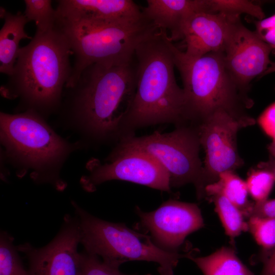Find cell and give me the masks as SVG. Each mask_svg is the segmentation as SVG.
<instances>
[{
    "instance_id": "obj_18",
    "label": "cell",
    "mask_w": 275,
    "mask_h": 275,
    "mask_svg": "<svg viewBox=\"0 0 275 275\" xmlns=\"http://www.w3.org/2000/svg\"><path fill=\"white\" fill-rule=\"evenodd\" d=\"M188 259L204 275H255L230 247L223 246L206 256L194 257L191 255Z\"/></svg>"
},
{
    "instance_id": "obj_4",
    "label": "cell",
    "mask_w": 275,
    "mask_h": 275,
    "mask_svg": "<svg viewBox=\"0 0 275 275\" xmlns=\"http://www.w3.org/2000/svg\"><path fill=\"white\" fill-rule=\"evenodd\" d=\"M171 48L175 67L183 82L184 116L187 123L198 125L214 112L223 110L250 126L255 123L247 113L253 101L231 76L223 51L191 58L173 42Z\"/></svg>"
},
{
    "instance_id": "obj_7",
    "label": "cell",
    "mask_w": 275,
    "mask_h": 275,
    "mask_svg": "<svg viewBox=\"0 0 275 275\" xmlns=\"http://www.w3.org/2000/svg\"><path fill=\"white\" fill-rule=\"evenodd\" d=\"M1 136L8 155L34 170L33 178L49 182L52 170L69 150L67 143L33 110L16 114L1 113Z\"/></svg>"
},
{
    "instance_id": "obj_33",
    "label": "cell",
    "mask_w": 275,
    "mask_h": 275,
    "mask_svg": "<svg viewBox=\"0 0 275 275\" xmlns=\"http://www.w3.org/2000/svg\"><path fill=\"white\" fill-rule=\"evenodd\" d=\"M174 268L172 267H163L159 266L157 271L159 275H174Z\"/></svg>"
},
{
    "instance_id": "obj_29",
    "label": "cell",
    "mask_w": 275,
    "mask_h": 275,
    "mask_svg": "<svg viewBox=\"0 0 275 275\" xmlns=\"http://www.w3.org/2000/svg\"><path fill=\"white\" fill-rule=\"evenodd\" d=\"M260 275H275V249L264 258L263 267Z\"/></svg>"
},
{
    "instance_id": "obj_23",
    "label": "cell",
    "mask_w": 275,
    "mask_h": 275,
    "mask_svg": "<svg viewBox=\"0 0 275 275\" xmlns=\"http://www.w3.org/2000/svg\"><path fill=\"white\" fill-rule=\"evenodd\" d=\"M24 14L28 22L34 21L36 31L45 32L53 29L57 22V13L50 0H25Z\"/></svg>"
},
{
    "instance_id": "obj_6",
    "label": "cell",
    "mask_w": 275,
    "mask_h": 275,
    "mask_svg": "<svg viewBox=\"0 0 275 275\" xmlns=\"http://www.w3.org/2000/svg\"><path fill=\"white\" fill-rule=\"evenodd\" d=\"M71 203L79 223L80 243L84 250L111 265L119 267L128 261H144L174 268L180 259L188 258L191 254L164 251L154 243L150 235L134 231L123 223L99 218L75 202Z\"/></svg>"
},
{
    "instance_id": "obj_8",
    "label": "cell",
    "mask_w": 275,
    "mask_h": 275,
    "mask_svg": "<svg viewBox=\"0 0 275 275\" xmlns=\"http://www.w3.org/2000/svg\"><path fill=\"white\" fill-rule=\"evenodd\" d=\"M119 142L154 158L168 174L171 187L193 183L196 193L199 191L203 166L199 156L201 145L197 125L181 124L169 133L156 131L148 135L128 136Z\"/></svg>"
},
{
    "instance_id": "obj_10",
    "label": "cell",
    "mask_w": 275,
    "mask_h": 275,
    "mask_svg": "<svg viewBox=\"0 0 275 275\" xmlns=\"http://www.w3.org/2000/svg\"><path fill=\"white\" fill-rule=\"evenodd\" d=\"M108 161L104 164L91 163L90 174L80 180L85 190L93 191L102 183L119 180L171 191L167 172L154 158L142 151L118 142Z\"/></svg>"
},
{
    "instance_id": "obj_9",
    "label": "cell",
    "mask_w": 275,
    "mask_h": 275,
    "mask_svg": "<svg viewBox=\"0 0 275 275\" xmlns=\"http://www.w3.org/2000/svg\"><path fill=\"white\" fill-rule=\"evenodd\" d=\"M201 145L205 153L198 200L205 198L206 186L216 181L226 171H235L243 164L237 149L238 131L250 125L223 110L210 115L197 125Z\"/></svg>"
},
{
    "instance_id": "obj_1",
    "label": "cell",
    "mask_w": 275,
    "mask_h": 275,
    "mask_svg": "<svg viewBox=\"0 0 275 275\" xmlns=\"http://www.w3.org/2000/svg\"><path fill=\"white\" fill-rule=\"evenodd\" d=\"M172 42L166 31L158 29L136 46V88L122 123L121 140L148 126L187 123L183 90L174 74Z\"/></svg>"
},
{
    "instance_id": "obj_16",
    "label": "cell",
    "mask_w": 275,
    "mask_h": 275,
    "mask_svg": "<svg viewBox=\"0 0 275 275\" xmlns=\"http://www.w3.org/2000/svg\"><path fill=\"white\" fill-rule=\"evenodd\" d=\"M143 15L171 41L183 39L185 27L195 13L205 12V0H147Z\"/></svg>"
},
{
    "instance_id": "obj_28",
    "label": "cell",
    "mask_w": 275,
    "mask_h": 275,
    "mask_svg": "<svg viewBox=\"0 0 275 275\" xmlns=\"http://www.w3.org/2000/svg\"><path fill=\"white\" fill-rule=\"evenodd\" d=\"M252 216L275 218V199L254 203L248 218Z\"/></svg>"
},
{
    "instance_id": "obj_26",
    "label": "cell",
    "mask_w": 275,
    "mask_h": 275,
    "mask_svg": "<svg viewBox=\"0 0 275 275\" xmlns=\"http://www.w3.org/2000/svg\"><path fill=\"white\" fill-rule=\"evenodd\" d=\"M81 275H134L122 272L119 267L111 265L98 256L85 251L81 252Z\"/></svg>"
},
{
    "instance_id": "obj_13",
    "label": "cell",
    "mask_w": 275,
    "mask_h": 275,
    "mask_svg": "<svg viewBox=\"0 0 275 275\" xmlns=\"http://www.w3.org/2000/svg\"><path fill=\"white\" fill-rule=\"evenodd\" d=\"M272 49L256 31L246 28L240 17L234 20L223 52L228 71L242 91L248 94L253 79L268 69Z\"/></svg>"
},
{
    "instance_id": "obj_14",
    "label": "cell",
    "mask_w": 275,
    "mask_h": 275,
    "mask_svg": "<svg viewBox=\"0 0 275 275\" xmlns=\"http://www.w3.org/2000/svg\"><path fill=\"white\" fill-rule=\"evenodd\" d=\"M238 17L205 11L194 14L183 32L185 54L199 58L210 52L223 51L232 24Z\"/></svg>"
},
{
    "instance_id": "obj_36",
    "label": "cell",
    "mask_w": 275,
    "mask_h": 275,
    "mask_svg": "<svg viewBox=\"0 0 275 275\" xmlns=\"http://www.w3.org/2000/svg\"><path fill=\"white\" fill-rule=\"evenodd\" d=\"M274 90H275V87H274Z\"/></svg>"
},
{
    "instance_id": "obj_20",
    "label": "cell",
    "mask_w": 275,
    "mask_h": 275,
    "mask_svg": "<svg viewBox=\"0 0 275 275\" xmlns=\"http://www.w3.org/2000/svg\"><path fill=\"white\" fill-rule=\"evenodd\" d=\"M215 207L225 231L231 241L242 232L248 231V222L240 210L224 196L215 195L208 197Z\"/></svg>"
},
{
    "instance_id": "obj_5",
    "label": "cell",
    "mask_w": 275,
    "mask_h": 275,
    "mask_svg": "<svg viewBox=\"0 0 275 275\" xmlns=\"http://www.w3.org/2000/svg\"><path fill=\"white\" fill-rule=\"evenodd\" d=\"M57 24L66 36L74 57L66 88L72 87L83 70L93 64L132 59L139 43L158 30L144 15L135 20H69L57 17Z\"/></svg>"
},
{
    "instance_id": "obj_25",
    "label": "cell",
    "mask_w": 275,
    "mask_h": 275,
    "mask_svg": "<svg viewBox=\"0 0 275 275\" xmlns=\"http://www.w3.org/2000/svg\"><path fill=\"white\" fill-rule=\"evenodd\" d=\"M245 182L249 194L255 202H260L268 199L275 179L269 172L257 168L251 170Z\"/></svg>"
},
{
    "instance_id": "obj_21",
    "label": "cell",
    "mask_w": 275,
    "mask_h": 275,
    "mask_svg": "<svg viewBox=\"0 0 275 275\" xmlns=\"http://www.w3.org/2000/svg\"><path fill=\"white\" fill-rule=\"evenodd\" d=\"M206 11L218 13L231 17H240L246 14L259 20L264 19L265 14L261 7L249 0H205Z\"/></svg>"
},
{
    "instance_id": "obj_3",
    "label": "cell",
    "mask_w": 275,
    "mask_h": 275,
    "mask_svg": "<svg viewBox=\"0 0 275 275\" xmlns=\"http://www.w3.org/2000/svg\"><path fill=\"white\" fill-rule=\"evenodd\" d=\"M69 41L57 24L48 31H36L26 45L20 47L11 75L1 88L6 98H19L26 110L39 114L57 109L63 88L72 71Z\"/></svg>"
},
{
    "instance_id": "obj_24",
    "label": "cell",
    "mask_w": 275,
    "mask_h": 275,
    "mask_svg": "<svg viewBox=\"0 0 275 275\" xmlns=\"http://www.w3.org/2000/svg\"><path fill=\"white\" fill-rule=\"evenodd\" d=\"M247 222L248 231L264 251L275 249V218L252 216Z\"/></svg>"
},
{
    "instance_id": "obj_15",
    "label": "cell",
    "mask_w": 275,
    "mask_h": 275,
    "mask_svg": "<svg viewBox=\"0 0 275 275\" xmlns=\"http://www.w3.org/2000/svg\"><path fill=\"white\" fill-rule=\"evenodd\" d=\"M56 9L59 19L77 20H135L143 16L131 0H60Z\"/></svg>"
},
{
    "instance_id": "obj_19",
    "label": "cell",
    "mask_w": 275,
    "mask_h": 275,
    "mask_svg": "<svg viewBox=\"0 0 275 275\" xmlns=\"http://www.w3.org/2000/svg\"><path fill=\"white\" fill-rule=\"evenodd\" d=\"M204 194L205 198L207 199L215 195L224 196L238 207L246 218L254 203L248 199L249 194L246 182L232 171L221 173L216 181L206 186Z\"/></svg>"
},
{
    "instance_id": "obj_27",
    "label": "cell",
    "mask_w": 275,
    "mask_h": 275,
    "mask_svg": "<svg viewBox=\"0 0 275 275\" xmlns=\"http://www.w3.org/2000/svg\"><path fill=\"white\" fill-rule=\"evenodd\" d=\"M258 123L265 133L275 141V102L260 115Z\"/></svg>"
},
{
    "instance_id": "obj_22",
    "label": "cell",
    "mask_w": 275,
    "mask_h": 275,
    "mask_svg": "<svg viewBox=\"0 0 275 275\" xmlns=\"http://www.w3.org/2000/svg\"><path fill=\"white\" fill-rule=\"evenodd\" d=\"M14 238L7 232L0 234V275H30L23 267Z\"/></svg>"
},
{
    "instance_id": "obj_11",
    "label": "cell",
    "mask_w": 275,
    "mask_h": 275,
    "mask_svg": "<svg viewBox=\"0 0 275 275\" xmlns=\"http://www.w3.org/2000/svg\"><path fill=\"white\" fill-rule=\"evenodd\" d=\"M135 211L141 227L149 233L154 243L168 252H179L186 237L204 226L201 211L195 203L170 199L152 211L145 212L139 207Z\"/></svg>"
},
{
    "instance_id": "obj_34",
    "label": "cell",
    "mask_w": 275,
    "mask_h": 275,
    "mask_svg": "<svg viewBox=\"0 0 275 275\" xmlns=\"http://www.w3.org/2000/svg\"><path fill=\"white\" fill-rule=\"evenodd\" d=\"M267 149L271 157L275 160V141H272L267 146Z\"/></svg>"
},
{
    "instance_id": "obj_30",
    "label": "cell",
    "mask_w": 275,
    "mask_h": 275,
    "mask_svg": "<svg viewBox=\"0 0 275 275\" xmlns=\"http://www.w3.org/2000/svg\"><path fill=\"white\" fill-rule=\"evenodd\" d=\"M256 32L258 34L275 27V14L269 17L255 22Z\"/></svg>"
},
{
    "instance_id": "obj_2",
    "label": "cell",
    "mask_w": 275,
    "mask_h": 275,
    "mask_svg": "<svg viewBox=\"0 0 275 275\" xmlns=\"http://www.w3.org/2000/svg\"><path fill=\"white\" fill-rule=\"evenodd\" d=\"M135 57L93 64L81 73L70 108L87 132L99 140L121 139L122 125L136 88Z\"/></svg>"
},
{
    "instance_id": "obj_12",
    "label": "cell",
    "mask_w": 275,
    "mask_h": 275,
    "mask_svg": "<svg viewBox=\"0 0 275 275\" xmlns=\"http://www.w3.org/2000/svg\"><path fill=\"white\" fill-rule=\"evenodd\" d=\"M80 231L76 217L67 214L54 238L43 247L29 243L17 245L29 262L30 275H81V255L78 251Z\"/></svg>"
},
{
    "instance_id": "obj_35",
    "label": "cell",
    "mask_w": 275,
    "mask_h": 275,
    "mask_svg": "<svg viewBox=\"0 0 275 275\" xmlns=\"http://www.w3.org/2000/svg\"><path fill=\"white\" fill-rule=\"evenodd\" d=\"M146 275H151V274H146Z\"/></svg>"
},
{
    "instance_id": "obj_31",
    "label": "cell",
    "mask_w": 275,
    "mask_h": 275,
    "mask_svg": "<svg viewBox=\"0 0 275 275\" xmlns=\"http://www.w3.org/2000/svg\"><path fill=\"white\" fill-rule=\"evenodd\" d=\"M259 35L272 49L275 48V27L259 34Z\"/></svg>"
},
{
    "instance_id": "obj_17",
    "label": "cell",
    "mask_w": 275,
    "mask_h": 275,
    "mask_svg": "<svg viewBox=\"0 0 275 275\" xmlns=\"http://www.w3.org/2000/svg\"><path fill=\"white\" fill-rule=\"evenodd\" d=\"M1 18L4 23L0 30V72L9 76L13 73L22 39H32L25 31L29 22L24 14H12L1 7Z\"/></svg>"
},
{
    "instance_id": "obj_32",
    "label": "cell",
    "mask_w": 275,
    "mask_h": 275,
    "mask_svg": "<svg viewBox=\"0 0 275 275\" xmlns=\"http://www.w3.org/2000/svg\"><path fill=\"white\" fill-rule=\"evenodd\" d=\"M258 169L264 170L271 173L275 179V160L270 156L269 160L260 162L257 166Z\"/></svg>"
}]
</instances>
